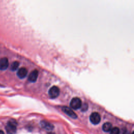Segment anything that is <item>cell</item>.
I'll return each instance as SVG.
<instances>
[{
  "instance_id": "cell-1",
  "label": "cell",
  "mask_w": 134,
  "mask_h": 134,
  "mask_svg": "<svg viewBox=\"0 0 134 134\" xmlns=\"http://www.w3.org/2000/svg\"><path fill=\"white\" fill-rule=\"evenodd\" d=\"M17 123L14 119H10L8 121L5 129L8 134H15L17 131Z\"/></svg>"
},
{
  "instance_id": "cell-2",
  "label": "cell",
  "mask_w": 134,
  "mask_h": 134,
  "mask_svg": "<svg viewBox=\"0 0 134 134\" xmlns=\"http://www.w3.org/2000/svg\"><path fill=\"white\" fill-rule=\"evenodd\" d=\"M82 101L79 98L75 97L73 98L70 103V107L73 110H78L82 106Z\"/></svg>"
},
{
  "instance_id": "cell-3",
  "label": "cell",
  "mask_w": 134,
  "mask_h": 134,
  "mask_svg": "<svg viewBox=\"0 0 134 134\" xmlns=\"http://www.w3.org/2000/svg\"><path fill=\"white\" fill-rule=\"evenodd\" d=\"M49 95L52 99H55L57 98L60 94V90L58 86H53L49 90L48 92Z\"/></svg>"
},
{
  "instance_id": "cell-4",
  "label": "cell",
  "mask_w": 134,
  "mask_h": 134,
  "mask_svg": "<svg viewBox=\"0 0 134 134\" xmlns=\"http://www.w3.org/2000/svg\"><path fill=\"white\" fill-rule=\"evenodd\" d=\"M90 120L92 124L98 125L101 122V116L98 113L93 112L90 116Z\"/></svg>"
},
{
  "instance_id": "cell-5",
  "label": "cell",
  "mask_w": 134,
  "mask_h": 134,
  "mask_svg": "<svg viewBox=\"0 0 134 134\" xmlns=\"http://www.w3.org/2000/svg\"><path fill=\"white\" fill-rule=\"evenodd\" d=\"M40 124L41 127L47 131H52L54 128V126L46 120H41Z\"/></svg>"
},
{
  "instance_id": "cell-6",
  "label": "cell",
  "mask_w": 134,
  "mask_h": 134,
  "mask_svg": "<svg viewBox=\"0 0 134 134\" xmlns=\"http://www.w3.org/2000/svg\"><path fill=\"white\" fill-rule=\"evenodd\" d=\"M62 110L65 113H66L67 115H68L70 117H71L73 119L77 118V117H78L77 115L70 108H69L67 106H63L62 107Z\"/></svg>"
},
{
  "instance_id": "cell-7",
  "label": "cell",
  "mask_w": 134,
  "mask_h": 134,
  "mask_svg": "<svg viewBox=\"0 0 134 134\" xmlns=\"http://www.w3.org/2000/svg\"><path fill=\"white\" fill-rule=\"evenodd\" d=\"M9 66V62L7 58L4 57L0 59V70H6Z\"/></svg>"
},
{
  "instance_id": "cell-8",
  "label": "cell",
  "mask_w": 134,
  "mask_h": 134,
  "mask_svg": "<svg viewBox=\"0 0 134 134\" xmlns=\"http://www.w3.org/2000/svg\"><path fill=\"white\" fill-rule=\"evenodd\" d=\"M38 76V71L37 70H34L28 75V80L30 82H35Z\"/></svg>"
},
{
  "instance_id": "cell-9",
  "label": "cell",
  "mask_w": 134,
  "mask_h": 134,
  "mask_svg": "<svg viewBox=\"0 0 134 134\" xmlns=\"http://www.w3.org/2000/svg\"><path fill=\"white\" fill-rule=\"evenodd\" d=\"M27 73H28V70H27V69L25 68L22 67L20 68L18 70L17 72V75L20 79H24L27 76Z\"/></svg>"
},
{
  "instance_id": "cell-10",
  "label": "cell",
  "mask_w": 134,
  "mask_h": 134,
  "mask_svg": "<svg viewBox=\"0 0 134 134\" xmlns=\"http://www.w3.org/2000/svg\"><path fill=\"white\" fill-rule=\"evenodd\" d=\"M112 125L111 123L109 122H106L104 123L102 126V129L105 132H110L111 129H112Z\"/></svg>"
},
{
  "instance_id": "cell-11",
  "label": "cell",
  "mask_w": 134,
  "mask_h": 134,
  "mask_svg": "<svg viewBox=\"0 0 134 134\" xmlns=\"http://www.w3.org/2000/svg\"><path fill=\"white\" fill-rule=\"evenodd\" d=\"M19 66H20V62H18V61H14L11 66V68L10 69L12 71H16L18 68L19 67Z\"/></svg>"
},
{
  "instance_id": "cell-12",
  "label": "cell",
  "mask_w": 134,
  "mask_h": 134,
  "mask_svg": "<svg viewBox=\"0 0 134 134\" xmlns=\"http://www.w3.org/2000/svg\"><path fill=\"white\" fill-rule=\"evenodd\" d=\"M119 133H120V129L116 127L112 128V129L110 131V134H119Z\"/></svg>"
},
{
  "instance_id": "cell-13",
  "label": "cell",
  "mask_w": 134,
  "mask_h": 134,
  "mask_svg": "<svg viewBox=\"0 0 134 134\" xmlns=\"http://www.w3.org/2000/svg\"><path fill=\"white\" fill-rule=\"evenodd\" d=\"M81 108L82 111L85 112V111H86L87 110V109H88V105H87V104L84 103L83 105H82V106H81Z\"/></svg>"
},
{
  "instance_id": "cell-14",
  "label": "cell",
  "mask_w": 134,
  "mask_h": 134,
  "mask_svg": "<svg viewBox=\"0 0 134 134\" xmlns=\"http://www.w3.org/2000/svg\"><path fill=\"white\" fill-rule=\"evenodd\" d=\"M123 134H130V133L127 130H125V131L123 132Z\"/></svg>"
},
{
  "instance_id": "cell-15",
  "label": "cell",
  "mask_w": 134,
  "mask_h": 134,
  "mask_svg": "<svg viewBox=\"0 0 134 134\" xmlns=\"http://www.w3.org/2000/svg\"><path fill=\"white\" fill-rule=\"evenodd\" d=\"M0 134H5V133H4V132L2 130H0Z\"/></svg>"
},
{
  "instance_id": "cell-16",
  "label": "cell",
  "mask_w": 134,
  "mask_h": 134,
  "mask_svg": "<svg viewBox=\"0 0 134 134\" xmlns=\"http://www.w3.org/2000/svg\"><path fill=\"white\" fill-rule=\"evenodd\" d=\"M48 134H54V133H49Z\"/></svg>"
},
{
  "instance_id": "cell-17",
  "label": "cell",
  "mask_w": 134,
  "mask_h": 134,
  "mask_svg": "<svg viewBox=\"0 0 134 134\" xmlns=\"http://www.w3.org/2000/svg\"><path fill=\"white\" fill-rule=\"evenodd\" d=\"M131 134H134V131H133L132 132V133H131Z\"/></svg>"
}]
</instances>
